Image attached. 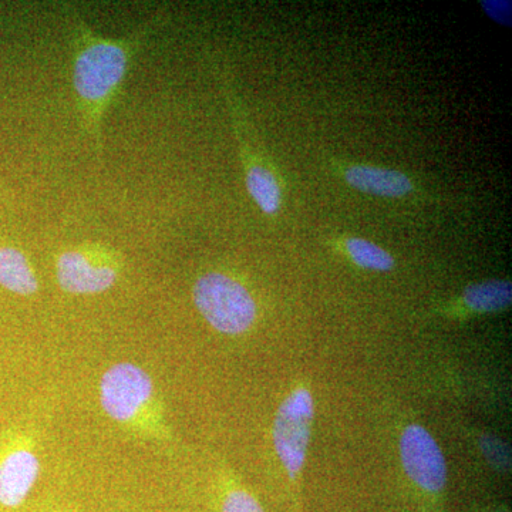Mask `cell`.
<instances>
[{"label": "cell", "instance_id": "cell-14", "mask_svg": "<svg viewBox=\"0 0 512 512\" xmlns=\"http://www.w3.org/2000/svg\"><path fill=\"white\" fill-rule=\"evenodd\" d=\"M222 512H265L255 497L245 490H231L222 501Z\"/></svg>", "mask_w": 512, "mask_h": 512}, {"label": "cell", "instance_id": "cell-4", "mask_svg": "<svg viewBox=\"0 0 512 512\" xmlns=\"http://www.w3.org/2000/svg\"><path fill=\"white\" fill-rule=\"evenodd\" d=\"M120 256L104 245H80L56 256L57 284L72 295H99L119 282Z\"/></svg>", "mask_w": 512, "mask_h": 512}, {"label": "cell", "instance_id": "cell-15", "mask_svg": "<svg viewBox=\"0 0 512 512\" xmlns=\"http://www.w3.org/2000/svg\"><path fill=\"white\" fill-rule=\"evenodd\" d=\"M483 8L490 18L507 25V18L511 16L510 3L505 2H483Z\"/></svg>", "mask_w": 512, "mask_h": 512}, {"label": "cell", "instance_id": "cell-6", "mask_svg": "<svg viewBox=\"0 0 512 512\" xmlns=\"http://www.w3.org/2000/svg\"><path fill=\"white\" fill-rule=\"evenodd\" d=\"M400 454L404 470L414 483L430 493L443 490L447 481L446 460L429 431L419 424L407 427L400 440Z\"/></svg>", "mask_w": 512, "mask_h": 512}, {"label": "cell", "instance_id": "cell-8", "mask_svg": "<svg viewBox=\"0 0 512 512\" xmlns=\"http://www.w3.org/2000/svg\"><path fill=\"white\" fill-rule=\"evenodd\" d=\"M350 187L383 198H402L414 190L409 175L373 165H350L345 170Z\"/></svg>", "mask_w": 512, "mask_h": 512}, {"label": "cell", "instance_id": "cell-7", "mask_svg": "<svg viewBox=\"0 0 512 512\" xmlns=\"http://www.w3.org/2000/svg\"><path fill=\"white\" fill-rule=\"evenodd\" d=\"M40 474V461L32 450L15 447L0 458V505L19 508L29 497Z\"/></svg>", "mask_w": 512, "mask_h": 512}, {"label": "cell", "instance_id": "cell-10", "mask_svg": "<svg viewBox=\"0 0 512 512\" xmlns=\"http://www.w3.org/2000/svg\"><path fill=\"white\" fill-rule=\"evenodd\" d=\"M245 184L259 210L269 217L281 211L282 188L274 171L266 164L254 165L245 170Z\"/></svg>", "mask_w": 512, "mask_h": 512}, {"label": "cell", "instance_id": "cell-3", "mask_svg": "<svg viewBox=\"0 0 512 512\" xmlns=\"http://www.w3.org/2000/svg\"><path fill=\"white\" fill-rule=\"evenodd\" d=\"M100 402L107 416L127 427H151L156 414L153 379L130 362L111 366L100 380Z\"/></svg>", "mask_w": 512, "mask_h": 512}, {"label": "cell", "instance_id": "cell-13", "mask_svg": "<svg viewBox=\"0 0 512 512\" xmlns=\"http://www.w3.org/2000/svg\"><path fill=\"white\" fill-rule=\"evenodd\" d=\"M480 447L485 460L493 466L494 470L501 471V473L510 470L511 451L504 441L490 436V434H484L480 439Z\"/></svg>", "mask_w": 512, "mask_h": 512}, {"label": "cell", "instance_id": "cell-1", "mask_svg": "<svg viewBox=\"0 0 512 512\" xmlns=\"http://www.w3.org/2000/svg\"><path fill=\"white\" fill-rule=\"evenodd\" d=\"M73 49V90L84 131L101 151V123L126 79L134 56L165 25L163 10L120 39L100 36L76 10L67 9Z\"/></svg>", "mask_w": 512, "mask_h": 512}, {"label": "cell", "instance_id": "cell-16", "mask_svg": "<svg viewBox=\"0 0 512 512\" xmlns=\"http://www.w3.org/2000/svg\"><path fill=\"white\" fill-rule=\"evenodd\" d=\"M0 192H2V185H0Z\"/></svg>", "mask_w": 512, "mask_h": 512}, {"label": "cell", "instance_id": "cell-2", "mask_svg": "<svg viewBox=\"0 0 512 512\" xmlns=\"http://www.w3.org/2000/svg\"><path fill=\"white\" fill-rule=\"evenodd\" d=\"M192 299L202 318L224 335L248 332L258 315L251 292L238 279L224 272L201 275L192 288Z\"/></svg>", "mask_w": 512, "mask_h": 512}, {"label": "cell", "instance_id": "cell-11", "mask_svg": "<svg viewBox=\"0 0 512 512\" xmlns=\"http://www.w3.org/2000/svg\"><path fill=\"white\" fill-rule=\"evenodd\" d=\"M463 301L471 311L494 313L511 305L512 286L508 281H487L467 286Z\"/></svg>", "mask_w": 512, "mask_h": 512}, {"label": "cell", "instance_id": "cell-12", "mask_svg": "<svg viewBox=\"0 0 512 512\" xmlns=\"http://www.w3.org/2000/svg\"><path fill=\"white\" fill-rule=\"evenodd\" d=\"M346 251L357 266L369 271H392L396 262L386 249L379 247L375 242L363 238H348L345 242Z\"/></svg>", "mask_w": 512, "mask_h": 512}, {"label": "cell", "instance_id": "cell-5", "mask_svg": "<svg viewBox=\"0 0 512 512\" xmlns=\"http://www.w3.org/2000/svg\"><path fill=\"white\" fill-rule=\"evenodd\" d=\"M315 403L311 392L298 387L279 406L274 421L276 454L289 476L296 477L305 464L311 440Z\"/></svg>", "mask_w": 512, "mask_h": 512}, {"label": "cell", "instance_id": "cell-9", "mask_svg": "<svg viewBox=\"0 0 512 512\" xmlns=\"http://www.w3.org/2000/svg\"><path fill=\"white\" fill-rule=\"evenodd\" d=\"M0 286L19 296L39 292V279L22 249L0 244Z\"/></svg>", "mask_w": 512, "mask_h": 512}]
</instances>
